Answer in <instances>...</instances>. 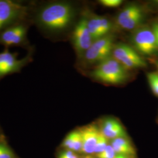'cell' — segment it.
Returning a JSON list of instances; mask_svg holds the SVG:
<instances>
[{
	"instance_id": "6da1fadb",
	"label": "cell",
	"mask_w": 158,
	"mask_h": 158,
	"mask_svg": "<svg viewBox=\"0 0 158 158\" xmlns=\"http://www.w3.org/2000/svg\"><path fill=\"white\" fill-rule=\"evenodd\" d=\"M29 19L42 34L59 37L66 34L73 24L76 9L69 1H27Z\"/></svg>"
},
{
	"instance_id": "7a4b0ae2",
	"label": "cell",
	"mask_w": 158,
	"mask_h": 158,
	"mask_svg": "<svg viewBox=\"0 0 158 158\" xmlns=\"http://www.w3.org/2000/svg\"><path fill=\"white\" fill-rule=\"evenodd\" d=\"M32 26V23L28 15L2 29L0 31V45L3 46L6 49L19 47L27 52L35 49L28 38L29 29Z\"/></svg>"
},
{
	"instance_id": "3957f363",
	"label": "cell",
	"mask_w": 158,
	"mask_h": 158,
	"mask_svg": "<svg viewBox=\"0 0 158 158\" xmlns=\"http://www.w3.org/2000/svg\"><path fill=\"white\" fill-rule=\"evenodd\" d=\"M94 79L108 85L123 84L128 78L127 70L112 56L98 63L91 72Z\"/></svg>"
},
{
	"instance_id": "277c9868",
	"label": "cell",
	"mask_w": 158,
	"mask_h": 158,
	"mask_svg": "<svg viewBox=\"0 0 158 158\" xmlns=\"http://www.w3.org/2000/svg\"><path fill=\"white\" fill-rule=\"evenodd\" d=\"M35 49L27 52V55L18 59L19 53L11 52L10 49H6L0 52V81L5 77L20 73L23 68L32 62Z\"/></svg>"
},
{
	"instance_id": "5b68a950",
	"label": "cell",
	"mask_w": 158,
	"mask_h": 158,
	"mask_svg": "<svg viewBox=\"0 0 158 158\" xmlns=\"http://www.w3.org/2000/svg\"><path fill=\"white\" fill-rule=\"evenodd\" d=\"M28 15L27 1L0 0V31Z\"/></svg>"
},
{
	"instance_id": "8992f818",
	"label": "cell",
	"mask_w": 158,
	"mask_h": 158,
	"mask_svg": "<svg viewBox=\"0 0 158 158\" xmlns=\"http://www.w3.org/2000/svg\"><path fill=\"white\" fill-rule=\"evenodd\" d=\"M112 57L127 70L145 68L147 63L139 53L130 45L119 43L114 46Z\"/></svg>"
},
{
	"instance_id": "52a82bcc",
	"label": "cell",
	"mask_w": 158,
	"mask_h": 158,
	"mask_svg": "<svg viewBox=\"0 0 158 158\" xmlns=\"http://www.w3.org/2000/svg\"><path fill=\"white\" fill-rule=\"evenodd\" d=\"M114 46V37L109 34L94 40L83 57L89 64L100 63L111 57Z\"/></svg>"
},
{
	"instance_id": "ba28073f",
	"label": "cell",
	"mask_w": 158,
	"mask_h": 158,
	"mask_svg": "<svg viewBox=\"0 0 158 158\" xmlns=\"http://www.w3.org/2000/svg\"><path fill=\"white\" fill-rule=\"evenodd\" d=\"M132 42L137 51L142 55L151 56L158 52V46L152 28L142 27L132 35Z\"/></svg>"
},
{
	"instance_id": "9c48e42d",
	"label": "cell",
	"mask_w": 158,
	"mask_h": 158,
	"mask_svg": "<svg viewBox=\"0 0 158 158\" xmlns=\"http://www.w3.org/2000/svg\"><path fill=\"white\" fill-rule=\"evenodd\" d=\"M71 36L74 50L79 57H82L94 42L87 27L86 18H81L75 25Z\"/></svg>"
},
{
	"instance_id": "30bf717a",
	"label": "cell",
	"mask_w": 158,
	"mask_h": 158,
	"mask_svg": "<svg viewBox=\"0 0 158 158\" xmlns=\"http://www.w3.org/2000/svg\"><path fill=\"white\" fill-rule=\"evenodd\" d=\"M144 14L141 7L136 4H131L125 6L119 13L117 23L123 29L133 30L141 23Z\"/></svg>"
},
{
	"instance_id": "8fae6325",
	"label": "cell",
	"mask_w": 158,
	"mask_h": 158,
	"mask_svg": "<svg viewBox=\"0 0 158 158\" xmlns=\"http://www.w3.org/2000/svg\"><path fill=\"white\" fill-rule=\"evenodd\" d=\"M82 138L81 152L86 155L94 153L96 142L100 134V128L95 124H90L80 129Z\"/></svg>"
},
{
	"instance_id": "7c38bea8",
	"label": "cell",
	"mask_w": 158,
	"mask_h": 158,
	"mask_svg": "<svg viewBox=\"0 0 158 158\" xmlns=\"http://www.w3.org/2000/svg\"><path fill=\"white\" fill-rule=\"evenodd\" d=\"M87 27L94 41L109 35L112 24L107 18L96 16L87 19Z\"/></svg>"
},
{
	"instance_id": "4fadbf2b",
	"label": "cell",
	"mask_w": 158,
	"mask_h": 158,
	"mask_svg": "<svg viewBox=\"0 0 158 158\" xmlns=\"http://www.w3.org/2000/svg\"><path fill=\"white\" fill-rule=\"evenodd\" d=\"M100 130L108 139H115L119 138H127L124 127L117 119L108 118L102 123Z\"/></svg>"
},
{
	"instance_id": "5bb4252c",
	"label": "cell",
	"mask_w": 158,
	"mask_h": 158,
	"mask_svg": "<svg viewBox=\"0 0 158 158\" xmlns=\"http://www.w3.org/2000/svg\"><path fill=\"white\" fill-rule=\"evenodd\" d=\"M111 145L118 155H122L132 158L135 156V149L130 140L127 138H119L113 139Z\"/></svg>"
},
{
	"instance_id": "9a60e30c",
	"label": "cell",
	"mask_w": 158,
	"mask_h": 158,
	"mask_svg": "<svg viewBox=\"0 0 158 158\" xmlns=\"http://www.w3.org/2000/svg\"><path fill=\"white\" fill-rule=\"evenodd\" d=\"M62 147L74 152H81L82 138L80 130H73L69 133L63 141Z\"/></svg>"
},
{
	"instance_id": "2e32d148",
	"label": "cell",
	"mask_w": 158,
	"mask_h": 158,
	"mask_svg": "<svg viewBox=\"0 0 158 158\" xmlns=\"http://www.w3.org/2000/svg\"><path fill=\"white\" fill-rule=\"evenodd\" d=\"M147 79L153 93L158 97V72H149Z\"/></svg>"
},
{
	"instance_id": "e0dca14e",
	"label": "cell",
	"mask_w": 158,
	"mask_h": 158,
	"mask_svg": "<svg viewBox=\"0 0 158 158\" xmlns=\"http://www.w3.org/2000/svg\"><path fill=\"white\" fill-rule=\"evenodd\" d=\"M108 145V139L100 131L96 142L94 154L96 155L102 152V151H103L106 148V147H107Z\"/></svg>"
},
{
	"instance_id": "ac0fdd59",
	"label": "cell",
	"mask_w": 158,
	"mask_h": 158,
	"mask_svg": "<svg viewBox=\"0 0 158 158\" xmlns=\"http://www.w3.org/2000/svg\"><path fill=\"white\" fill-rule=\"evenodd\" d=\"M118 154L115 151L111 145H108L102 152L95 155V158H114Z\"/></svg>"
},
{
	"instance_id": "d6986e66",
	"label": "cell",
	"mask_w": 158,
	"mask_h": 158,
	"mask_svg": "<svg viewBox=\"0 0 158 158\" xmlns=\"http://www.w3.org/2000/svg\"><path fill=\"white\" fill-rule=\"evenodd\" d=\"M0 158H14L11 149L2 142H0Z\"/></svg>"
},
{
	"instance_id": "ffe728a7",
	"label": "cell",
	"mask_w": 158,
	"mask_h": 158,
	"mask_svg": "<svg viewBox=\"0 0 158 158\" xmlns=\"http://www.w3.org/2000/svg\"><path fill=\"white\" fill-rule=\"evenodd\" d=\"M100 3L102 6L107 8H117L123 3L121 0H101Z\"/></svg>"
},
{
	"instance_id": "44dd1931",
	"label": "cell",
	"mask_w": 158,
	"mask_h": 158,
	"mask_svg": "<svg viewBox=\"0 0 158 158\" xmlns=\"http://www.w3.org/2000/svg\"><path fill=\"white\" fill-rule=\"evenodd\" d=\"M57 158H79V157L73 151L66 149L59 154Z\"/></svg>"
},
{
	"instance_id": "7402d4cb",
	"label": "cell",
	"mask_w": 158,
	"mask_h": 158,
	"mask_svg": "<svg viewBox=\"0 0 158 158\" xmlns=\"http://www.w3.org/2000/svg\"><path fill=\"white\" fill-rule=\"evenodd\" d=\"M153 32L155 34L156 40V43H157V45L158 46V23H154L152 25V27Z\"/></svg>"
},
{
	"instance_id": "603a6c76",
	"label": "cell",
	"mask_w": 158,
	"mask_h": 158,
	"mask_svg": "<svg viewBox=\"0 0 158 158\" xmlns=\"http://www.w3.org/2000/svg\"><path fill=\"white\" fill-rule=\"evenodd\" d=\"M134 158L130 157V156H125V155H117L115 158Z\"/></svg>"
},
{
	"instance_id": "cb8c5ba5",
	"label": "cell",
	"mask_w": 158,
	"mask_h": 158,
	"mask_svg": "<svg viewBox=\"0 0 158 158\" xmlns=\"http://www.w3.org/2000/svg\"><path fill=\"white\" fill-rule=\"evenodd\" d=\"M93 158V157H91V156H90L89 155V156H85V157H83V158Z\"/></svg>"
},
{
	"instance_id": "d4e9b609",
	"label": "cell",
	"mask_w": 158,
	"mask_h": 158,
	"mask_svg": "<svg viewBox=\"0 0 158 158\" xmlns=\"http://www.w3.org/2000/svg\"><path fill=\"white\" fill-rule=\"evenodd\" d=\"M155 64H156V67H157V69H158V61H156V62Z\"/></svg>"
}]
</instances>
